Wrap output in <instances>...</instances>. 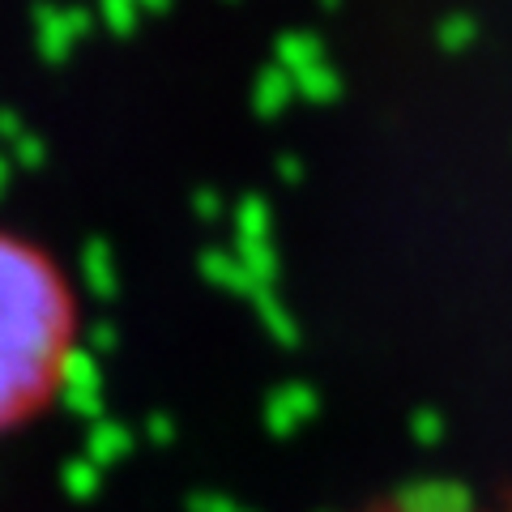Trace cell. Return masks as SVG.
I'll return each mask as SVG.
<instances>
[{"instance_id":"2","label":"cell","mask_w":512,"mask_h":512,"mask_svg":"<svg viewBox=\"0 0 512 512\" xmlns=\"http://www.w3.org/2000/svg\"><path fill=\"white\" fill-rule=\"evenodd\" d=\"M393 512H474V491L461 478H414L393 495Z\"/></svg>"},{"instance_id":"6","label":"cell","mask_w":512,"mask_h":512,"mask_svg":"<svg viewBox=\"0 0 512 512\" xmlns=\"http://www.w3.org/2000/svg\"><path fill=\"white\" fill-rule=\"evenodd\" d=\"M483 26H478L474 13H444L436 22V47L440 52H466V47L478 43Z\"/></svg>"},{"instance_id":"8","label":"cell","mask_w":512,"mask_h":512,"mask_svg":"<svg viewBox=\"0 0 512 512\" xmlns=\"http://www.w3.org/2000/svg\"><path fill=\"white\" fill-rule=\"evenodd\" d=\"M410 436H414V444H423V448H436V444H444V436H448L444 410H436V406L414 410V414H410Z\"/></svg>"},{"instance_id":"11","label":"cell","mask_w":512,"mask_h":512,"mask_svg":"<svg viewBox=\"0 0 512 512\" xmlns=\"http://www.w3.org/2000/svg\"><path fill=\"white\" fill-rule=\"evenodd\" d=\"M265 227H269L265 205L261 201H248L244 205V231H248V239H265Z\"/></svg>"},{"instance_id":"4","label":"cell","mask_w":512,"mask_h":512,"mask_svg":"<svg viewBox=\"0 0 512 512\" xmlns=\"http://www.w3.org/2000/svg\"><path fill=\"white\" fill-rule=\"evenodd\" d=\"M291 82H295V94H303L308 103H338L342 99V73L333 69L329 60H320L312 64V69H303V73H291Z\"/></svg>"},{"instance_id":"10","label":"cell","mask_w":512,"mask_h":512,"mask_svg":"<svg viewBox=\"0 0 512 512\" xmlns=\"http://www.w3.org/2000/svg\"><path fill=\"white\" fill-rule=\"evenodd\" d=\"M248 274L252 278H274V269H278V256L265 248V239H248Z\"/></svg>"},{"instance_id":"12","label":"cell","mask_w":512,"mask_h":512,"mask_svg":"<svg viewBox=\"0 0 512 512\" xmlns=\"http://www.w3.org/2000/svg\"><path fill=\"white\" fill-rule=\"evenodd\" d=\"M282 175H286V180H299V175H303V163H299V158H282Z\"/></svg>"},{"instance_id":"1","label":"cell","mask_w":512,"mask_h":512,"mask_svg":"<svg viewBox=\"0 0 512 512\" xmlns=\"http://www.w3.org/2000/svg\"><path fill=\"white\" fill-rule=\"evenodd\" d=\"M77 303L35 239L0 227V431L56 393L73 350Z\"/></svg>"},{"instance_id":"3","label":"cell","mask_w":512,"mask_h":512,"mask_svg":"<svg viewBox=\"0 0 512 512\" xmlns=\"http://www.w3.org/2000/svg\"><path fill=\"white\" fill-rule=\"evenodd\" d=\"M316 406H320L316 389H308V384H282V389L269 397V427H274L278 436H286V431H295L299 423H308Z\"/></svg>"},{"instance_id":"7","label":"cell","mask_w":512,"mask_h":512,"mask_svg":"<svg viewBox=\"0 0 512 512\" xmlns=\"http://www.w3.org/2000/svg\"><path fill=\"white\" fill-rule=\"evenodd\" d=\"M291 94H295L291 73H286V69H265L261 86H256V107H261L265 116H278V111L291 103Z\"/></svg>"},{"instance_id":"5","label":"cell","mask_w":512,"mask_h":512,"mask_svg":"<svg viewBox=\"0 0 512 512\" xmlns=\"http://www.w3.org/2000/svg\"><path fill=\"white\" fill-rule=\"evenodd\" d=\"M278 60L286 73H303L325 60V43L308 35V30H291V35H282V43H278Z\"/></svg>"},{"instance_id":"9","label":"cell","mask_w":512,"mask_h":512,"mask_svg":"<svg viewBox=\"0 0 512 512\" xmlns=\"http://www.w3.org/2000/svg\"><path fill=\"white\" fill-rule=\"evenodd\" d=\"M265 320H269V329H274V338L282 342V346H295V338H299V329H295V320L286 316V308L282 303H274V299H265Z\"/></svg>"}]
</instances>
